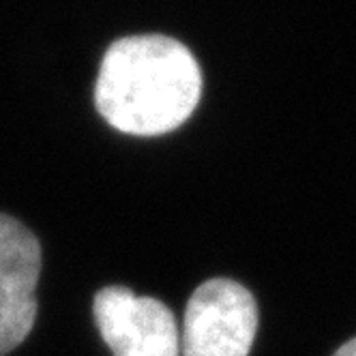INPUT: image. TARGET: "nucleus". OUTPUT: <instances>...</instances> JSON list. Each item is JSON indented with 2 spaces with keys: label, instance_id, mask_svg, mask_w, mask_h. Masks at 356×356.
I'll return each mask as SVG.
<instances>
[{
  "label": "nucleus",
  "instance_id": "f257e3e1",
  "mask_svg": "<svg viewBox=\"0 0 356 356\" xmlns=\"http://www.w3.org/2000/svg\"><path fill=\"white\" fill-rule=\"evenodd\" d=\"M200 95V67L181 41L138 35L110 45L99 69L95 106L114 129L150 138L178 129Z\"/></svg>",
  "mask_w": 356,
  "mask_h": 356
},
{
  "label": "nucleus",
  "instance_id": "f03ea898",
  "mask_svg": "<svg viewBox=\"0 0 356 356\" xmlns=\"http://www.w3.org/2000/svg\"><path fill=\"white\" fill-rule=\"evenodd\" d=\"M256 333L253 294L232 279H211L187 302L181 350L185 356H249Z\"/></svg>",
  "mask_w": 356,
  "mask_h": 356
},
{
  "label": "nucleus",
  "instance_id": "7ed1b4c3",
  "mask_svg": "<svg viewBox=\"0 0 356 356\" xmlns=\"http://www.w3.org/2000/svg\"><path fill=\"white\" fill-rule=\"evenodd\" d=\"M92 314L114 356L181 354L176 318L157 298L136 296L124 286H108L97 292Z\"/></svg>",
  "mask_w": 356,
  "mask_h": 356
},
{
  "label": "nucleus",
  "instance_id": "20e7f679",
  "mask_svg": "<svg viewBox=\"0 0 356 356\" xmlns=\"http://www.w3.org/2000/svg\"><path fill=\"white\" fill-rule=\"evenodd\" d=\"M41 245L26 225L0 215V356L15 350L35 326Z\"/></svg>",
  "mask_w": 356,
  "mask_h": 356
},
{
  "label": "nucleus",
  "instance_id": "39448f33",
  "mask_svg": "<svg viewBox=\"0 0 356 356\" xmlns=\"http://www.w3.org/2000/svg\"><path fill=\"white\" fill-rule=\"evenodd\" d=\"M333 356H356V337L350 339V341H346Z\"/></svg>",
  "mask_w": 356,
  "mask_h": 356
}]
</instances>
